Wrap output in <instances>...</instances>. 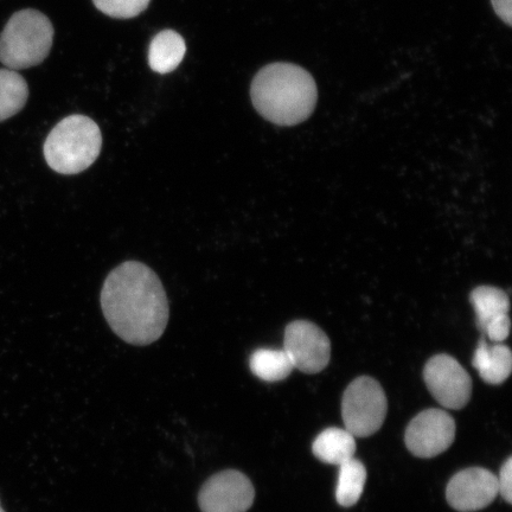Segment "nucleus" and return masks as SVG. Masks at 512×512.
<instances>
[{"label":"nucleus","mask_w":512,"mask_h":512,"mask_svg":"<svg viewBox=\"0 0 512 512\" xmlns=\"http://www.w3.org/2000/svg\"><path fill=\"white\" fill-rule=\"evenodd\" d=\"M101 307L114 334L133 345L156 342L169 322L162 281L142 262H124L108 275L101 291Z\"/></svg>","instance_id":"obj_1"},{"label":"nucleus","mask_w":512,"mask_h":512,"mask_svg":"<svg viewBox=\"0 0 512 512\" xmlns=\"http://www.w3.org/2000/svg\"><path fill=\"white\" fill-rule=\"evenodd\" d=\"M251 98L255 110L270 123L296 126L315 111L318 89L315 79L304 68L277 62L255 75Z\"/></svg>","instance_id":"obj_2"},{"label":"nucleus","mask_w":512,"mask_h":512,"mask_svg":"<svg viewBox=\"0 0 512 512\" xmlns=\"http://www.w3.org/2000/svg\"><path fill=\"white\" fill-rule=\"evenodd\" d=\"M102 147L100 127L85 115L64 118L49 133L43 152L51 169L76 175L92 166Z\"/></svg>","instance_id":"obj_3"},{"label":"nucleus","mask_w":512,"mask_h":512,"mask_svg":"<svg viewBox=\"0 0 512 512\" xmlns=\"http://www.w3.org/2000/svg\"><path fill=\"white\" fill-rule=\"evenodd\" d=\"M54 35L53 24L42 12L18 11L0 35V62L15 72L36 67L47 59Z\"/></svg>","instance_id":"obj_4"},{"label":"nucleus","mask_w":512,"mask_h":512,"mask_svg":"<svg viewBox=\"0 0 512 512\" xmlns=\"http://www.w3.org/2000/svg\"><path fill=\"white\" fill-rule=\"evenodd\" d=\"M387 411L386 393L373 377H357L345 389L342 400L344 426L355 438H367L379 431Z\"/></svg>","instance_id":"obj_5"},{"label":"nucleus","mask_w":512,"mask_h":512,"mask_svg":"<svg viewBox=\"0 0 512 512\" xmlns=\"http://www.w3.org/2000/svg\"><path fill=\"white\" fill-rule=\"evenodd\" d=\"M284 350L293 367L305 374H318L330 362V339L319 326L309 320H296L287 325Z\"/></svg>","instance_id":"obj_6"},{"label":"nucleus","mask_w":512,"mask_h":512,"mask_svg":"<svg viewBox=\"0 0 512 512\" xmlns=\"http://www.w3.org/2000/svg\"><path fill=\"white\" fill-rule=\"evenodd\" d=\"M424 380L433 398L445 408L462 409L471 399V377L450 355L433 356L426 363Z\"/></svg>","instance_id":"obj_7"},{"label":"nucleus","mask_w":512,"mask_h":512,"mask_svg":"<svg viewBox=\"0 0 512 512\" xmlns=\"http://www.w3.org/2000/svg\"><path fill=\"white\" fill-rule=\"evenodd\" d=\"M457 427L452 416L441 409H427L409 422L405 443L415 457L430 459L451 447Z\"/></svg>","instance_id":"obj_8"},{"label":"nucleus","mask_w":512,"mask_h":512,"mask_svg":"<svg viewBox=\"0 0 512 512\" xmlns=\"http://www.w3.org/2000/svg\"><path fill=\"white\" fill-rule=\"evenodd\" d=\"M255 498L248 477L235 470L217 473L201 489L198 502L203 512H246Z\"/></svg>","instance_id":"obj_9"},{"label":"nucleus","mask_w":512,"mask_h":512,"mask_svg":"<svg viewBox=\"0 0 512 512\" xmlns=\"http://www.w3.org/2000/svg\"><path fill=\"white\" fill-rule=\"evenodd\" d=\"M497 476L482 467H471L454 475L447 485L446 498L454 510H482L498 496Z\"/></svg>","instance_id":"obj_10"},{"label":"nucleus","mask_w":512,"mask_h":512,"mask_svg":"<svg viewBox=\"0 0 512 512\" xmlns=\"http://www.w3.org/2000/svg\"><path fill=\"white\" fill-rule=\"evenodd\" d=\"M475 367L482 380L489 384H502L508 380L512 369L511 351L507 345L496 343L489 347L485 339L479 342L473 357Z\"/></svg>","instance_id":"obj_11"},{"label":"nucleus","mask_w":512,"mask_h":512,"mask_svg":"<svg viewBox=\"0 0 512 512\" xmlns=\"http://www.w3.org/2000/svg\"><path fill=\"white\" fill-rule=\"evenodd\" d=\"M187 44L174 30H164L153 38L149 49V64L153 72L169 74L182 63Z\"/></svg>","instance_id":"obj_12"},{"label":"nucleus","mask_w":512,"mask_h":512,"mask_svg":"<svg viewBox=\"0 0 512 512\" xmlns=\"http://www.w3.org/2000/svg\"><path fill=\"white\" fill-rule=\"evenodd\" d=\"M312 451L320 462L339 466L354 458L355 437L345 428H328L318 435Z\"/></svg>","instance_id":"obj_13"},{"label":"nucleus","mask_w":512,"mask_h":512,"mask_svg":"<svg viewBox=\"0 0 512 512\" xmlns=\"http://www.w3.org/2000/svg\"><path fill=\"white\" fill-rule=\"evenodd\" d=\"M29 99V86L21 74L8 68L0 69V123L15 117Z\"/></svg>","instance_id":"obj_14"},{"label":"nucleus","mask_w":512,"mask_h":512,"mask_svg":"<svg viewBox=\"0 0 512 512\" xmlns=\"http://www.w3.org/2000/svg\"><path fill=\"white\" fill-rule=\"evenodd\" d=\"M470 300L475 307L478 328L483 332L492 320L509 315L510 299L501 288L479 286L472 291Z\"/></svg>","instance_id":"obj_15"},{"label":"nucleus","mask_w":512,"mask_h":512,"mask_svg":"<svg viewBox=\"0 0 512 512\" xmlns=\"http://www.w3.org/2000/svg\"><path fill=\"white\" fill-rule=\"evenodd\" d=\"M252 373L266 382H279L291 375L294 367L286 351L279 349H258L249 358Z\"/></svg>","instance_id":"obj_16"},{"label":"nucleus","mask_w":512,"mask_h":512,"mask_svg":"<svg viewBox=\"0 0 512 512\" xmlns=\"http://www.w3.org/2000/svg\"><path fill=\"white\" fill-rule=\"evenodd\" d=\"M367 482V470L360 460L351 458L339 465L336 499L344 508L354 507L362 497Z\"/></svg>","instance_id":"obj_17"},{"label":"nucleus","mask_w":512,"mask_h":512,"mask_svg":"<svg viewBox=\"0 0 512 512\" xmlns=\"http://www.w3.org/2000/svg\"><path fill=\"white\" fill-rule=\"evenodd\" d=\"M151 0H93L95 8L113 18L130 19L149 8Z\"/></svg>","instance_id":"obj_18"},{"label":"nucleus","mask_w":512,"mask_h":512,"mask_svg":"<svg viewBox=\"0 0 512 512\" xmlns=\"http://www.w3.org/2000/svg\"><path fill=\"white\" fill-rule=\"evenodd\" d=\"M510 317L509 315H503L492 320L491 323L486 326L484 334L488 336L492 342L501 343L508 338L510 332Z\"/></svg>","instance_id":"obj_19"},{"label":"nucleus","mask_w":512,"mask_h":512,"mask_svg":"<svg viewBox=\"0 0 512 512\" xmlns=\"http://www.w3.org/2000/svg\"><path fill=\"white\" fill-rule=\"evenodd\" d=\"M498 494L507 501L512 502V458H508L507 462L501 467V472L497 477Z\"/></svg>","instance_id":"obj_20"},{"label":"nucleus","mask_w":512,"mask_h":512,"mask_svg":"<svg viewBox=\"0 0 512 512\" xmlns=\"http://www.w3.org/2000/svg\"><path fill=\"white\" fill-rule=\"evenodd\" d=\"M492 8L502 21L511 27L512 25V0H491Z\"/></svg>","instance_id":"obj_21"},{"label":"nucleus","mask_w":512,"mask_h":512,"mask_svg":"<svg viewBox=\"0 0 512 512\" xmlns=\"http://www.w3.org/2000/svg\"><path fill=\"white\" fill-rule=\"evenodd\" d=\"M0 512H5L2 508V505H0Z\"/></svg>","instance_id":"obj_22"}]
</instances>
